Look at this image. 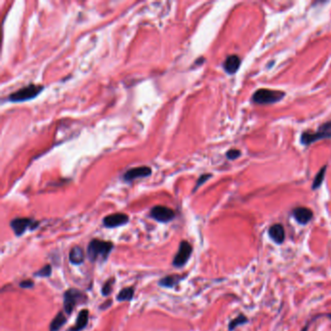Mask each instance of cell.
Here are the masks:
<instances>
[{"label":"cell","instance_id":"cell-1","mask_svg":"<svg viewBox=\"0 0 331 331\" xmlns=\"http://www.w3.org/2000/svg\"><path fill=\"white\" fill-rule=\"evenodd\" d=\"M115 245L111 241H104L97 238H93L88 245L87 249V257L90 262H96L98 260H102L105 262L111 252L114 250Z\"/></svg>","mask_w":331,"mask_h":331},{"label":"cell","instance_id":"cell-2","mask_svg":"<svg viewBox=\"0 0 331 331\" xmlns=\"http://www.w3.org/2000/svg\"><path fill=\"white\" fill-rule=\"evenodd\" d=\"M88 301V296L80 290L68 289L63 294V310L66 315H71L77 305L85 304Z\"/></svg>","mask_w":331,"mask_h":331},{"label":"cell","instance_id":"cell-3","mask_svg":"<svg viewBox=\"0 0 331 331\" xmlns=\"http://www.w3.org/2000/svg\"><path fill=\"white\" fill-rule=\"evenodd\" d=\"M331 120L324 123L323 125L320 126V128L312 133L309 131H305L302 133L300 140L301 143L305 146H309L319 140L323 139H331Z\"/></svg>","mask_w":331,"mask_h":331},{"label":"cell","instance_id":"cell-4","mask_svg":"<svg viewBox=\"0 0 331 331\" xmlns=\"http://www.w3.org/2000/svg\"><path fill=\"white\" fill-rule=\"evenodd\" d=\"M44 90V87L41 85H29L9 96V100L12 102H23L35 98L37 95Z\"/></svg>","mask_w":331,"mask_h":331},{"label":"cell","instance_id":"cell-5","mask_svg":"<svg viewBox=\"0 0 331 331\" xmlns=\"http://www.w3.org/2000/svg\"><path fill=\"white\" fill-rule=\"evenodd\" d=\"M286 95L280 90H272L267 89H260L253 95V102L258 104H272L280 101Z\"/></svg>","mask_w":331,"mask_h":331},{"label":"cell","instance_id":"cell-6","mask_svg":"<svg viewBox=\"0 0 331 331\" xmlns=\"http://www.w3.org/2000/svg\"><path fill=\"white\" fill-rule=\"evenodd\" d=\"M39 222L30 218H16L10 222V226L17 237L24 235L28 229L35 230Z\"/></svg>","mask_w":331,"mask_h":331},{"label":"cell","instance_id":"cell-7","mask_svg":"<svg viewBox=\"0 0 331 331\" xmlns=\"http://www.w3.org/2000/svg\"><path fill=\"white\" fill-rule=\"evenodd\" d=\"M192 250V246L187 241H182L179 245L177 254L173 258L172 265L176 268H182L191 257Z\"/></svg>","mask_w":331,"mask_h":331},{"label":"cell","instance_id":"cell-8","mask_svg":"<svg viewBox=\"0 0 331 331\" xmlns=\"http://www.w3.org/2000/svg\"><path fill=\"white\" fill-rule=\"evenodd\" d=\"M175 216L176 214L171 208H168L162 205L154 206L150 211V217L151 219L158 222H163V223H166V222L174 220Z\"/></svg>","mask_w":331,"mask_h":331},{"label":"cell","instance_id":"cell-9","mask_svg":"<svg viewBox=\"0 0 331 331\" xmlns=\"http://www.w3.org/2000/svg\"><path fill=\"white\" fill-rule=\"evenodd\" d=\"M129 221V217L123 213H115L106 216L103 219V225L106 228H116L126 224Z\"/></svg>","mask_w":331,"mask_h":331},{"label":"cell","instance_id":"cell-10","mask_svg":"<svg viewBox=\"0 0 331 331\" xmlns=\"http://www.w3.org/2000/svg\"><path fill=\"white\" fill-rule=\"evenodd\" d=\"M151 174V169L148 166H140L129 169L123 175V180L126 182H132L138 178H145Z\"/></svg>","mask_w":331,"mask_h":331},{"label":"cell","instance_id":"cell-11","mask_svg":"<svg viewBox=\"0 0 331 331\" xmlns=\"http://www.w3.org/2000/svg\"><path fill=\"white\" fill-rule=\"evenodd\" d=\"M90 320V312L88 309H83L79 312L76 323L72 328L68 329L67 331H82L87 328Z\"/></svg>","mask_w":331,"mask_h":331},{"label":"cell","instance_id":"cell-12","mask_svg":"<svg viewBox=\"0 0 331 331\" xmlns=\"http://www.w3.org/2000/svg\"><path fill=\"white\" fill-rule=\"evenodd\" d=\"M184 278L185 276H181L178 274L167 275L158 281V286L161 288H165V289H172L176 287L177 285H179Z\"/></svg>","mask_w":331,"mask_h":331},{"label":"cell","instance_id":"cell-13","mask_svg":"<svg viewBox=\"0 0 331 331\" xmlns=\"http://www.w3.org/2000/svg\"><path fill=\"white\" fill-rule=\"evenodd\" d=\"M295 220L300 224H306L312 220L313 212L306 207H297L293 212Z\"/></svg>","mask_w":331,"mask_h":331},{"label":"cell","instance_id":"cell-14","mask_svg":"<svg viewBox=\"0 0 331 331\" xmlns=\"http://www.w3.org/2000/svg\"><path fill=\"white\" fill-rule=\"evenodd\" d=\"M241 65V60L236 55H231L226 58L223 62V69L228 74H234L237 72Z\"/></svg>","mask_w":331,"mask_h":331},{"label":"cell","instance_id":"cell-15","mask_svg":"<svg viewBox=\"0 0 331 331\" xmlns=\"http://www.w3.org/2000/svg\"><path fill=\"white\" fill-rule=\"evenodd\" d=\"M268 233H269L270 238L277 244H282L285 240V229L283 225L280 223L273 224L269 228Z\"/></svg>","mask_w":331,"mask_h":331},{"label":"cell","instance_id":"cell-16","mask_svg":"<svg viewBox=\"0 0 331 331\" xmlns=\"http://www.w3.org/2000/svg\"><path fill=\"white\" fill-rule=\"evenodd\" d=\"M85 252L82 247L73 246L69 252V262L72 265H81L85 261Z\"/></svg>","mask_w":331,"mask_h":331},{"label":"cell","instance_id":"cell-17","mask_svg":"<svg viewBox=\"0 0 331 331\" xmlns=\"http://www.w3.org/2000/svg\"><path fill=\"white\" fill-rule=\"evenodd\" d=\"M67 323V318L63 312H59L50 324V331H60Z\"/></svg>","mask_w":331,"mask_h":331},{"label":"cell","instance_id":"cell-18","mask_svg":"<svg viewBox=\"0 0 331 331\" xmlns=\"http://www.w3.org/2000/svg\"><path fill=\"white\" fill-rule=\"evenodd\" d=\"M135 294V289L134 287H127L124 289H121L120 293L117 295V301L119 302H123V301H131L134 297Z\"/></svg>","mask_w":331,"mask_h":331},{"label":"cell","instance_id":"cell-19","mask_svg":"<svg viewBox=\"0 0 331 331\" xmlns=\"http://www.w3.org/2000/svg\"><path fill=\"white\" fill-rule=\"evenodd\" d=\"M115 283H116V278L115 277H111L103 284V286L101 288V295H102V296L107 297V296H109L112 294L114 286H115Z\"/></svg>","mask_w":331,"mask_h":331},{"label":"cell","instance_id":"cell-20","mask_svg":"<svg viewBox=\"0 0 331 331\" xmlns=\"http://www.w3.org/2000/svg\"><path fill=\"white\" fill-rule=\"evenodd\" d=\"M326 172H327V165H325L320 171L319 173L315 176V179H314V182H313V184H312V188L313 189H317L321 186V184H323L324 182V179H325V176H326Z\"/></svg>","mask_w":331,"mask_h":331},{"label":"cell","instance_id":"cell-21","mask_svg":"<svg viewBox=\"0 0 331 331\" xmlns=\"http://www.w3.org/2000/svg\"><path fill=\"white\" fill-rule=\"evenodd\" d=\"M52 272H53L52 265L46 264L40 270H38L34 273V276L39 277V278H49L52 275Z\"/></svg>","mask_w":331,"mask_h":331},{"label":"cell","instance_id":"cell-22","mask_svg":"<svg viewBox=\"0 0 331 331\" xmlns=\"http://www.w3.org/2000/svg\"><path fill=\"white\" fill-rule=\"evenodd\" d=\"M247 322V318L244 316V315H239L237 318H235L234 320H232L230 323H229V326H228V329L229 331H232L234 329H236L237 327L245 324Z\"/></svg>","mask_w":331,"mask_h":331},{"label":"cell","instance_id":"cell-23","mask_svg":"<svg viewBox=\"0 0 331 331\" xmlns=\"http://www.w3.org/2000/svg\"><path fill=\"white\" fill-rule=\"evenodd\" d=\"M241 155V151L237 149H231L226 152V157L230 160H234Z\"/></svg>","mask_w":331,"mask_h":331},{"label":"cell","instance_id":"cell-24","mask_svg":"<svg viewBox=\"0 0 331 331\" xmlns=\"http://www.w3.org/2000/svg\"><path fill=\"white\" fill-rule=\"evenodd\" d=\"M211 176H212L211 174H204V175L200 176V177H199V179H198V181H197V183H196V184H195V187H194L193 191H196V190H197V188H198L199 186H201V185L204 184L206 181H208V180H209V178H211Z\"/></svg>","mask_w":331,"mask_h":331},{"label":"cell","instance_id":"cell-25","mask_svg":"<svg viewBox=\"0 0 331 331\" xmlns=\"http://www.w3.org/2000/svg\"><path fill=\"white\" fill-rule=\"evenodd\" d=\"M20 288L22 289H31L34 287V282L30 279H28V280H24L20 283Z\"/></svg>","mask_w":331,"mask_h":331},{"label":"cell","instance_id":"cell-26","mask_svg":"<svg viewBox=\"0 0 331 331\" xmlns=\"http://www.w3.org/2000/svg\"><path fill=\"white\" fill-rule=\"evenodd\" d=\"M111 304H112V301H111V300H107L105 304H102V305H100V309H102V310H105V309H107V308L110 306Z\"/></svg>","mask_w":331,"mask_h":331},{"label":"cell","instance_id":"cell-27","mask_svg":"<svg viewBox=\"0 0 331 331\" xmlns=\"http://www.w3.org/2000/svg\"><path fill=\"white\" fill-rule=\"evenodd\" d=\"M328 317H329L330 319H331V314H330V315H328Z\"/></svg>","mask_w":331,"mask_h":331}]
</instances>
